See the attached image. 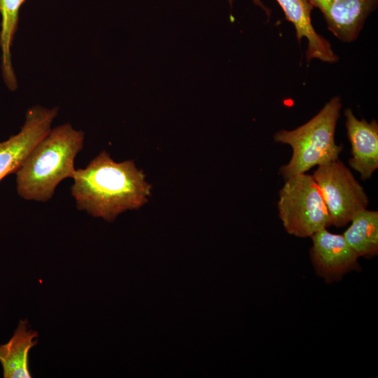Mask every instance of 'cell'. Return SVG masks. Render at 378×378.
Masks as SVG:
<instances>
[{
  "instance_id": "obj_1",
  "label": "cell",
  "mask_w": 378,
  "mask_h": 378,
  "mask_svg": "<svg viewBox=\"0 0 378 378\" xmlns=\"http://www.w3.org/2000/svg\"><path fill=\"white\" fill-rule=\"evenodd\" d=\"M71 194L76 206L94 218L111 222L127 210L144 205L151 186L133 160L115 162L102 151L83 169H76Z\"/></svg>"
},
{
  "instance_id": "obj_2",
  "label": "cell",
  "mask_w": 378,
  "mask_h": 378,
  "mask_svg": "<svg viewBox=\"0 0 378 378\" xmlns=\"http://www.w3.org/2000/svg\"><path fill=\"white\" fill-rule=\"evenodd\" d=\"M84 138V132L69 122L51 128L15 173L19 196L29 201H49L60 182L73 178Z\"/></svg>"
},
{
  "instance_id": "obj_3",
  "label": "cell",
  "mask_w": 378,
  "mask_h": 378,
  "mask_svg": "<svg viewBox=\"0 0 378 378\" xmlns=\"http://www.w3.org/2000/svg\"><path fill=\"white\" fill-rule=\"evenodd\" d=\"M341 108L340 98L335 97L304 125L274 134L275 142L288 144L293 150L290 161L279 169L284 178L338 159L342 145L336 144L335 134Z\"/></svg>"
},
{
  "instance_id": "obj_4",
  "label": "cell",
  "mask_w": 378,
  "mask_h": 378,
  "mask_svg": "<svg viewBox=\"0 0 378 378\" xmlns=\"http://www.w3.org/2000/svg\"><path fill=\"white\" fill-rule=\"evenodd\" d=\"M277 207L285 230L295 237H311L330 225L321 190L313 176L306 173L286 179Z\"/></svg>"
},
{
  "instance_id": "obj_5",
  "label": "cell",
  "mask_w": 378,
  "mask_h": 378,
  "mask_svg": "<svg viewBox=\"0 0 378 378\" xmlns=\"http://www.w3.org/2000/svg\"><path fill=\"white\" fill-rule=\"evenodd\" d=\"M312 176L321 190L330 225L344 227L367 209L369 200L363 188L339 159L318 166Z\"/></svg>"
},
{
  "instance_id": "obj_6",
  "label": "cell",
  "mask_w": 378,
  "mask_h": 378,
  "mask_svg": "<svg viewBox=\"0 0 378 378\" xmlns=\"http://www.w3.org/2000/svg\"><path fill=\"white\" fill-rule=\"evenodd\" d=\"M58 111L57 106L31 107L26 113L20 131L0 141V181L18 170L31 149L49 132Z\"/></svg>"
},
{
  "instance_id": "obj_7",
  "label": "cell",
  "mask_w": 378,
  "mask_h": 378,
  "mask_svg": "<svg viewBox=\"0 0 378 378\" xmlns=\"http://www.w3.org/2000/svg\"><path fill=\"white\" fill-rule=\"evenodd\" d=\"M310 254L316 274L327 282L340 279L354 270L359 269V256L342 234L322 229L312 237Z\"/></svg>"
},
{
  "instance_id": "obj_8",
  "label": "cell",
  "mask_w": 378,
  "mask_h": 378,
  "mask_svg": "<svg viewBox=\"0 0 378 378\" xmlns=\"http://www.w3.org/2000/svg\"><path fill=\"white\" fill-rule=\"evenodd\" d=\"M322 13L328 29L345 43L355 41L378 0H309Z\"/></svg>"
},
{
  "instance_id": "obj_9",
  "label": "cell",
  "mask_w": 378,
  "mask_h": 378,
  "mask_svg": "<svg viewBox=\"0 0 378 378\" xmlns=\"http://www.w3.org/2000/svg\"><path fill=\"white\" fill-rule=\"evenodd\" d=\"M344 114L351 146L349 164L362 179H368L378 168V124L375 120H358L351 108H346Z\"/></svg>"
},
{
  "instance_id": "obj_10",
  "label": "cell",
  "mask_w": 378,
  "mask_h": 378,
  "mask_svg": "<svg viewBox=\"0 0 378 378\" xmlns=\"http://www.w3.org/2000/svg\"><path fill=\"white\" fill-rule=\"evenodd\" d=\"M284 12L286 18L295 27L300 43L302 38L307 40L306 59L334 63L338 60L328 40L314 29L311 20V13L314 8L309 0H276Z\"/></svg>"
},
{
  "instance_id": "obj_11",
  "label": "cell",
  "mask_w": 378,
  "mask_h": 378,
  "mask_svg": "<svg viewBox=\"0 0 378 378\" xmlns=\"http://www.w3.org/2000/svg\"><path fill=\"white\" fill-rule=\"evenodd\" d=\"M38 332L29 328L27 319L20 320L11 338L0 345V363L4 378H30L28 356L37 344Z\"/></svg>"
},
{
  "instance_id": "obj_12",
  "label": "cell",
  "mask_w": 378,
  "mask_h": 378,
  "mask_svg": "<svg viewBox=\"0 0 378 378\" xmlns=\"http://www.w3.org/2000/svg\"><path fill=\"white\" fill-rule=\"evenodd\" d=\"M26 1L0 0L1 72L5 84L11 91L17 89L18 81L11 61L10 48L18 29L19 11Z\"/></svg>"
},
{
  "instance_id": "obj_13",
  "label": "cell",
  "mask_w": 378,
  "mask_h": 378,
  "mask_svg": "<svg viewBox=\"0 0 378 378\" xmlns=\"http://www.w3.org/2000/svg\"><path fill=\"white\" fill-rule=\"evenodd\" d=\"M342 234L359 257L372 258L378 253V211L363 209L351 220Z\"/></svg>"
},
{
  "instance_id": "obj_14",
  "label": "cell",
  "mask_w": 378,
  "mask_h": 378,
  "mask_svg": "<svg viewBox=\"0 0 378 378\" xmlns=\"http://www.w3.org/2000/svg\"><path fill=\"white\" fill-rule=\"evenodd\" d=\"M253 1L255 4H256L257 6H259L262 9L264 10V11L266 12L267 15L270 16V10L268 8H267L260 0H253Z\"/></svg>"
}]
</instances>
